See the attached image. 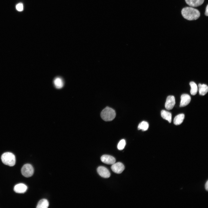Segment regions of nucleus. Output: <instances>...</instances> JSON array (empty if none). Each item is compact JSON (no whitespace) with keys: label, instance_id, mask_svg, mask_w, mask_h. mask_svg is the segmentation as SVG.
<instances>
[{"label":"nucleus","instance_id":"1","mask_svg":"<svg viewBox=\"0 0 208 208\" xmlns=\"http://www.w3.org/2000/svg\"><path fill=\"white\" fill-rule=\"evenodd\" d=\"M181 13L183 17L189 21H193L197 19L200 16L199 11L192 7H187L183 8Z\"/></svg>","mask_w":208,"mask_h":208},{"label":"nucleus","instance_id":"2","mask_svg":"<svg viewBox=\"0 0 208 208\" xmlns=\"http://www.w3.org/2000/svg\"><path fill=\"white\" fill-rule=\"evenodd\" d=\"M116 115L115 110L108 107H107L103 109L101 113V118L106 121L113 120L115 117Z\"/></svg>","mask_w":208,"mask_h":208},{"label":"nucleus","instance_id":"3","mask_svg":"<svg viewBox=\"0 0 208 208\" xmlns=\"http://www.w3.org/2000/svg\"><path fill=\"white\" fill-rule=\"evenodd\" d=\"M1 161L4 164L13 166L16 163V158L14 155L10 152H6L3 153L1 157Z\"/></svg>","mask_w":208,"mask_h":208},{"label":"nucleus","instance_id":"4","mask_svg":"<svg viewBox=\"0 0 208 208\" xmlns=\"http://www.w3.org/2000/svg\"><path fill=\"white\" fill-rule=\"evenodd\" d=\"M22 174L26 177L31 176L34 172V169L32 166L29 164H25L21 169Z\"/></svg>","mask_w":208,"mask_h":208},{"label":"nucleus","instance_id":"5","mask_svg":"<svg viewBox=\"0 0 208 208\" xmlns=\"http://www.w3.org/2000/svg\"><path fill=\"white\" fill-rule=\"evenodd\" d=\"M111 168L113 172L117 174L121 173L125 169L124 165L120 162L115 163L112 164Z\"/></svg>","mask_w":208,"mask_h":208},{"label":"nucleus","instance_id":"6","mask_svg":"<svg viewBox=\"0 0 208 208\" xmlns=\"http://www.w3.org/2000/svg\"><path fill=\"white\" fill-rule=\"evenodd\" d=\"M175 103L174 96H169L166 99L165 104V107L168 110L172 109L173 108Z\"/></svg>","mask_w":208,"mask_h":208},{"label":"nucleus","instance_id":"7","mask_svg":"<svg viewBox=\"0 0 208 208\" xmlns=\"http://www.w3.org/2000/svg\"><path fill=\"white\" fill-rule=\"evenodd\" d=\"M97 171L99 175L104 178H108L110 176V174L108 169L103 166H100L97 169Z\"/></svg>","mask_w":208,"mask_h":208},{"label":"nucleus","instance_id":"8","mask_svg":"<svg viewBox=\"0 0 208 208\" xmlns=\"http://www.w3.org/2000/svg\"><path fill=\"white\" fill-rule=\"evenodd\" d=\"M101 159L103 162L107 164L112 165L116 162L115 158L109 155H102Z\"/></svg>","mask_w":208,"mask_h":208},{"label":"nucleus","instance_id":"9","mask_svg":"<svg viewBox=\"0 0 208 208\" xmlns=\"http://www.w3.org/2000/svg\"><path fill=\"white\" fill-rule=\"evenodd\" d=\"M180 107H182L188 105L190 102L191 99L190 96L187 94H183L181 96Z\"/></svg>","mask_w":208,"mask_h":208},{"label":"nucleus","instance_id":"10","mask_svg":"<svg viewBox=\"0 0 208 208\" xmlns=\"http://www.w3.org/2000/svg\"><path fill=\"white\" fill-rule=\"evenodd\" d=\"M27 189V186L23 183L16 185L14 187V191L18 193H23L25 192Z\"/></svg>","mask_w":208,"mask_h":208},{"label":"nucleus","instance_id":"11","mask_svg":"<svg viewBox=\"0 0 208 208\" xmlns=\"http://www.w3.org/2000/svg\"><path fill=\"white\" fill-rule=\"evenodd\" d=\"M205 0H185L186 3L190 6L195 7L201 5Z\"/></svg>","mask_w":208,"mask_h":208},{"label":"nucleus","instance_id":"12","mask_svg":"<svg viewBox=\"0 0 208 208\" xmlns=\"http://www.w3.org/2000/svg\"><path fill=\"white\" fill-rule=\"evenodd\" d=\"M185 115L183 114H178L176 116L174 119V123L176 125H179L181 124L184 119Z\"/></svg>","mask_w":208,"mask_h":208},{"label":"nucleus","instance_id":"13","mask_svg":"<svg viewBox=\"0 0 208 208\" xmlns=\"http://www.w3.org/2000/svg\"><path fill=\"white\" fill-rule=\"evenodd\" d=\"M199 94L201 95H204L208 91V87L207 85L205 84H201L200 83L198 85Z\"/></svg>","mask_w":208,"mask_h":208},{"label":"nucleus","instance_id":"14","mask_svg":"<svg viewBox=\"0 0 208 208\" xmlns=\"http://www.w3.org/2000/svg\"><path fill=\"white\" fill-rule=\"evenodd\" d=\"M161 115L163 118L168 120L169 123L171 122L172 114L171 113L165 110H162L161 112Z\"/></svg>","mask_w":208,"mask_h":208},{"label":"nucleus","instance_id":"15","mask_svg":"<svg viewBox=\"0 0 208 208\" xmlns=\"http://www.w3.org/2000/svg\"><path fill=\"white\" fill-rule=\"evenodd\" d=\"M53 83L56 88L58 89L62 88L64 85L62 79L60 77H57L55 78L54 80Z\"/></svg>","mask_w":208,"mask_h":208},{"label":"nucleus","instance_id":"16","mask_svg":"<svg viewBox=\"0 0 208 208\" xmlns=\"http://www.w3.org/2000/svg\"><path fill=\"white\" fill-rule=\"evenodd\" d=\"M49 206L48 201L46 199H43L40 200L38 202L36 208H47Z\"/></svg>","mask_w":208,"mask_h":208},{"label":"nucleus","instance_id":"17","mask_svg":"<svg viewBox=\"0 0 208 208\" xmlns=\"http://www.w3.org/2000/svg\"><path fill=\"white\" fill-rule=\"evenodd\" d=\"M190 85L191 87L190 93L193 95H196L197 92L198 88L196 83L193 81L190 82Z\"/></svg>","mask_w":208,"mask_h":208},{"label":"nucleus","instance_id":"18","mask_svg":"<svg viewBox=\"0 0 208 208\" xmlns=\"http://www.w3.org/2000/svg\"><path fill=\"white\" fill-rule=\"evenodd\" d=\"M148 123L145 121H143L141 122L138 125V129H141L142 131H144L147 130L148 128Z\"/></svg>","mask_w":208,"mask_h":208},{"label":"nucleus","instance_id":"19","mask_svg":"<svg viewBox=\"0 0 208 208\" xmlns=\"http://www.w3.org/2000/svg\"><path fill=\"white\" fill-rule=\"evenodd\" d=\"M125 145V140L124 139H122L119 142L118 144L117 148L119 150H122L124 148Z\"/></svg>","mask_w":208,"mask_h":208},{"label":"nucleus","instance_id":"20","mask_svg":"<svg viewBox=\"0 0 208 208\" xmlns=\"http://www.w3.org/2000/svg\"><path fill=\"white\" fill-rule=\"evenodd\" d=\"M16 8L18 11L21 12L23 11V4L21 3L18 4L16 6Z\"/></svg>","mask_w":208,"mask_h":208},{"label":"nucleus","instance_id":"21","mask_svg":"<svg viewBox=\"0 0 208 208\" xmlns=\"http://www.w3.org/2000/svg\"><path fill=\"white\" fill-rule=\"evenodd\" d=\"M208 5H207L206 7V10H205V15L207 16H208Z\"/></svg>","mask_w":208,"mask_h":208},{"label":"nucleus","instance_id":"22","mask_svg":"<svg viewBox=\"0 0 208 208\" xmlns=\"http://www.w3.org/2000/svg\"><path fill=\"white\" fill-rule=\"evenodd\" d=\"M205 190L207 191H208V181H207L206 182L205 185Z\"/></svg>","mask_w":208,"mask_h":208}]
</instances>
